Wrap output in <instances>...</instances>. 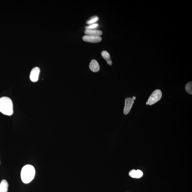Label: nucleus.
<instances>
[{"instance_id": "nucleus-13", "label": "nucleus", "mask_w": 192, "mask_h": 192, "mask_svg": "<svg viewBox=\"0 0 192 192\" xmlns=\"http://www.w3.org/2000/svg\"><path fill=\"white\" fill-rule=\"evenodd\" d=\"M98 19V17H95L93 18V19L90 20L89 21H88L86 23L88 24H94V23H96V22L97 21Z\"/></svg>"}, {"instance_id": "nucleus-15", "label": "nucleus", "mask_w": 192, "mask_h": 192, "mask_svg": "<svg viewBox=\"0 0 192 192\" xmlns=\"http://www.w3.org/2000/svg\"><path fill=\"white\" fill-rule=\"evenodd\" d=\"M132 99L134 101V100H135V99H136V97H135V96H133L132 98Z\"/></svg>"}, {"instance_id": "nucleus-9", "label": "nucleus", "mask_w": 192, "mask_h": 192, "mask_svg": "<svg viewBox=\"0 0 192 192\" xmlns=\"http://www.w3.org/2000/svg\"><path fill=\"white\" fill-rule=\"evenodd\" d=\"M84 33L88 35L99 36L102 35V32L99 30L93 29H86L84 31Z\"/></svg>"}, {"instance_id": "nucleus-14", "label": "nucleus", "mask_w": 192, "mask_h": 192, "mask_svg": "<svg viewBox=\"0 0 192 192\" xmlns=\"http://www.w3.org/2000/svg\"><path fill=\"white\" fill-rule=\"evenodd\" d=\"M98 26V24H94L90 25L89 26H86L85 28L86 29H92L96 28Z\"/></svg>"}, {"instance_id": "nucleus-3", "label": "nucleus", "mask_w": 192, "mask_h": 192, "mask_svg": "<svg viewBox=\"0 0 192 192\" xmlns=\"http://www.w3.org/2000/svg\"><path fill=\"white\" fill-rule=\"evenodd\" d=\"M162 96V91L159 89L155 90L150 96L147 101L148 105L151 106L157 102L161 99Z\"/></svg>"}, {"instance_id": "nucleus-4", "label": "nucleus", "mask_w": 192, "mask_h": 192, "mask_svg": "<svg viewBox=\"0 0 192 192\" xmlns=\"http://www.w3.org/2000/svg\"><path fill=\"white\" fill-rule=\"evenodd\" d=\"M134 101L131 98H127L125 100V106L123 110L125 115H127L129 113L132 107Z\"/></svg>"}, {"instance_id": "nucleus-11", "label": "nucleus", "mask_w": 192, "mask_h": 192, "mask_svg": "<svg viewBox=\"0 0 192 192\" xmlns=\"http://www.w3.org/2000/svg\"><path fill=\"white\" fill-rule=\"evenodd\" d=\"M9 185L8 182L3 180L0 183V192H8Z\"/></svg>"}, {"instance_id": "nucleus-12", "label": "nucleus", "mask_w": 192, "mask_h": 192, "mask_svg": "<svg viewBox=\"0 0 192 192\" xmlns=\"http://www.w3.org/2000/svg\"><path fill=\"white\" fill-rule=\"evenodd\" d=\"M192 83L191 81L187 83L185 86V90L188 94L192 95Z\"/></svg>"}, {"instance_id": "nucleus-1", "label": "nucleus", "mask_w": 192, "mask_h": 192, "mask_svg": "<svg viewBox=\"0 0 192 192\" xmlns=\"http://www.w3.org/2000/svg\"><path fill=\"white\" fill-rule=\"evenodd\" d=\"M35 174L34 167L30 165H26L23 166L21 172V177L23 183H28L34 179Z\"/></svg>"}, {"instance_id": "nucleus-10", "label": "nucleus", "mask_w": 192, "mask_h": 192, "mask_svg": "<svg viewBox=\"0 0 192 192\" xmlns=\"http://www.w3.org/2000/svg\"><path fill=\"white\" fill-rule=\"evenodd\" d=\"M101 56L104 59L106 60L107 63L108 65L111 66L112 64V62L111 59V56L108 52L103 51L102 52Z\"/></svg>"}, {"instance_id": "nucleus-7", "label": "nucleus", "mask_w": 192, "mask_h": 192, "mask_svg": "<svg viewBox=\"0 0 192 192\" xmlns=\"http://www.w3.org/2000/svg\"><path fill=\"white\" fill-rule=\"evenodd\" d=\"M89 68L91 71L94 72H98L100 70V66L96 60H92L90 63Z\"/></svg>"}, {"instance_id": "nucleus-8", "label": "nucleus", "mask_w": 192, "mask_h": 192, "mask_svg": "<svg viewBox=\"0 0 192 192\" xmlns=\"http://www.w3.org/2000/svg\"><path fill=\"white\" fill-rule=\"evenodd\" d=\"M129 175L131 178H140L143 176V173L141 170L133 169L129 172Z\"/></svg>"}, {"instance_id": "nucleus-2", "label": "nucleus", "mask_w": 192, "mask_h": 192, "mask_svg": "<svg viewBox=\"0 0 192 192\" xmlns=\"http://www.w3.org/2000/svg\"><path fill=\"white\" fill-rule=\"evenodd\" d=\"M0 112L8 116L13 114V104L11 98L6 96L0 98Z\"/></svg>"}, {"instance_id": "nucleus-5", "label": "nucleus", "mask_w": 192, "mask_h": 192, "mask_svg": "<svg viewBox=\"0 0 192 192\" xmlns=\"http://www.w3.org/2000/svg\"><path fill=\"white\" fill-rule=\"evenodd\" d=\"M83 41L91 43H98L101 42L102 38L100 36H94L86 35L83 36Z\"/></svg>"}, {"instance_id": "nucleus-6", "label": "nucleus", "mask_w": 192, "mask_h": 192, "mask_svg": "<svg viewBox=\"0 0 192 192\" xmlns=\"http://www.w3.org/2000/svg\"><path fill=\"white\" fill-rule=\"evenodd\" d=\"M40 73V68L38 67H34L32 70L30 74V79L32 81L35 82L37 81L39 75Z\"/></svg>"}]
</instances>
